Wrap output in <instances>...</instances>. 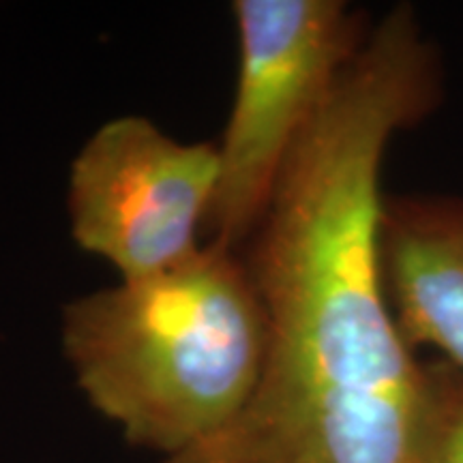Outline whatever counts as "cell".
Here are the masks:
<instances>
[{"label": "cell", "mask_w": 463, "mask_h": 463, "mask_svg": "<svg viewBox=\"0 0 463 463\" xmlns=\"http://www.w3.org/2000/svg\"><path fill=\"white\" fill-rule=\"evenodd\" d=\"M61 341L86 402L133 447L167 459L245 405L264 364L266 314L242 251L204 242L164 273L73 298Z\"/></svg>", "instance_id": "7a4b0ae2"}, {"label": "cell", "mask_w": 463, "mask_h": 463, "mask_svg": "<svg viewBox=\"0 0 463 463\" xmlns=\"http://www.w3.org/2000/svg\"><path fill=\"white\" fill-rule=\"evenodd\" d=\"M239 80L223 140L208 242L242 251L300 137L372 26L344 0H236Z\"/></svg>", "instance_id": "3957f363"}, {"label": "cell", "mask_w": 463, "mask_h": 463, "mask_svg": "<svg viewBox=\"0 0 463 463\" xmlns=\"http://www.w3.org/2000/svg\"><path fill=\"white\" fill-rule=\"evenodd\" d=\"M419 463H463V372L425 363Z\"/></svg>", "instance_id": "8992f818"}, {"label": "cell", "mask_w": 463, "mask_h": 463, "mask_svg": "<svg viewBox=\"0 0 463 463\" xmlns=\"http://www.w3.org/2000/svg\"><path fill=\"white\" fill-rule=\"evenodd\" d=\"M217 181L215 144L178 142L144 116H116L71 161V236L120 281L164 273L202 247Z\"/></svg>", "instance_id": "277c9868"}, {"label": "cell", "mask_w": 463, "mask_h": 463, "mask_svg": "<svg viewBox=\"0 0 463 463\" xmlns=\"http://www.w3.org/2000/svg\"><path fill=\"white\" fill-rule=\"evenodd\" d=\"M380 270L408 345L463 372V198L384 195Z\"/></svg>", "instance_id": "5b68a950"}, {"label": "cell", "mask_w": 463, "mask_h": 463, "mask_svg": "<svg viewBox=\"0 0 463 463\" xmlns=\"http://www.w3.org/2000/svg\"><path fill=\"white\" fill-rule=\"evenodd\" d=\"M444 69L410 5L372 26L289 155L242 249L266 314L245 405L217 431L232 463H419L425 363L380 270V172L439 106Z\"/></svg>", "instance_id": "6da1fadb"}]
</instances>
